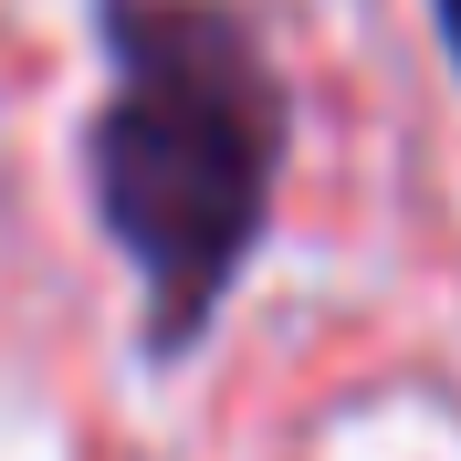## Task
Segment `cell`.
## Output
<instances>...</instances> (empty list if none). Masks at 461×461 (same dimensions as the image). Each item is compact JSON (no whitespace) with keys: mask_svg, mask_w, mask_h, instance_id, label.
Listing matches in <instances>:
<instances>
[{"mask_svg":"<svg viewBox=\"0 0 461 461\" xmlns=\"http://www.w3.org/2000/svg\"><path fill=\"white\" fill-rule=\"evenodd\" d=\"M284 74L221 0H105V105L85 137L95 221L147 284L168 357L230 304L284 178Z\"/></svg>","mask_w":461,"mask_h":461,"instance_id":"obj_1","label":"cell"},{"mask_svg":"<svg viewBox=\"0 0 461 461\" xmlns=\"http://www.w3.org/2000/svg\"><path fill=\"white\" fill-rule=\"evenodd\" d=\"M440 11V42H451V63H461V0H430Z\"/></svg>","mask_w":461,"mask_h":461,"instance_id":"obj_2","label":"cell"}]
</instances>
